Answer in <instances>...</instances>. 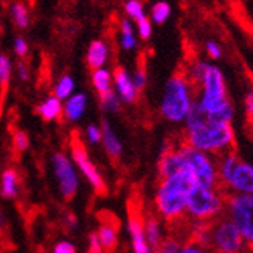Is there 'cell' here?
<instances>
[{
	"mask_svg": "<svg viewBox=\"0 0 253 253\" xmlns=\"http://www.w3.org/2000/svg\"><path fill=\"white\" fill-rule=\"evenodd\" d=\"M185 143L188 146L207 154H224L235 145V130L232 123L210 122L204 109L193 104L188 117L185 118Z\"/></svg>",
	"mask_w": 253,
	"mask_h": 253,
	"instance_id": "cell-1",
	"label": "cell"
},
{
	"mask_svg": "<svg viewBox=\"0 0 253 253\" xmlns=\"http://www.w3.org/2000/svg\"><path fill=\"white\" fill-rule=\"evenodd\" d=\"M194 185H197L196 179L188 169H180L159 180L154 204L157 214L171 227L186 217V196Z\"/></svg>",
	"mask_w": 253,
	"mask_h": 253,
	"instance_id": "cell-2",
	"label": "cell"
},
{
	"mask_svg": "<svg viewBox=\"0 0 253 253\" xmlns=\"http://www.w3.org/2000/svg\"><path fill=\"white\" fill-rule=\"evenodd\" d=\"M193 87L186 73H175L167 81L160 101V114L167 122L174 125L185 122L196 103Z\"/></svg>",
	"mask_w": 253,
	"mask_h": 253,
	"instance_id": "cell-3",
	"label": "cell"
},
{
	"mask_svg": "<svg viewBox=\"0 0 253 253\" xmlns=\"http://www.w3.org/2000/svg\"><path fill=\"white\" fill-rule=\"evenodd\" d=\"M227 194L221 186L207 188L194 185L186 196V217L193 222H213L225 214Z\"/></svg>",
	"mask_w": 253,
	"mask_h": 253,
	"instance_id": "cell-4",
	"label": "cell"
},
{
	"mask_svg": "<svg viewBox=\"0 0 253 253\" xmlns=\"http://www.w3.org/2000/svg\"><path fill=\"white\" fill-rule=\"evenodd\" d=\"M197 85H199V95H197L196 101L207 115L217 114L228 104H232L227 95L225 76L216 64H207L205 72Z\"/></svg>",
	"mask_w": 253,
	"mask_h": 253,
	"instance_id": "cell-5",
	"label": "cell"
},
{
	"mask_svg": "<svg viewBox=\"0 0 253 253\" xmlns=\"http://www.w3.org/2000/svg\"><path fill=\"white\" fill-rule=\"evenodd\" d=\"M179 156L182 160V169H188L196 179V183L207 188H217V165L211 159L210 154L197 151L186 143L177 146Z\"/></svg>",
	"mask_w": 253,
	"mask_h": 253,
	"instance_id": "cell-6",
	"label": "cell"
},
{
	"mask_svg": "<svg viewBox=\"0 0 253 253\" xmlns=\"http://www.w3.org/2000/svg\"><path fill=\"white\" fill-rule=\"evenodd\" d=\"M210 249L214 253H252L238 227L225 214L210 224Z\"/></svg>",
	"mask_w": 253,
	"mask_h": 253,
	"instance_id": "cell-7",
	"label": "cell"
},
{
	"mask_svg": "<svg viewBox=\"0 0 253 253\" xmlns=\"http://www.w3.org/2000/svg\"><path fill=\"white\" fill-rule=\"evenodd\" d=\"M225 216L238 227L247 247L253 252V194L227 196Z\"/></svg>",
	"mask_w": 253,
	"mask_h": 253,
	"instance_id": "cell-8",
	"label": "cell"
},
{
	"mask_svg": "<svg viewBox=\"0 0 253 253\" xmlns=\"http://www.w3.org/2000/svg\"><path fill=\"white\" fill-rule=\"evenodd\" d=\"M70 156L72 160L75 163L76 169H78L85 180L90 183L92 188L98 193V194H106L107 193V185L103 179L101 172L98 171V168L95 167V163L90 160L89 152H87V148L83 143L80 134L76 130L72 132L70 137Z\"/></svg>",
	"mask_w": 253,
	"mask_h": 253,
	"instance_id": "cell-9",
	"label": "cell"
},
{
	"mask_svg": "<svg viewBox=\"0 0 253 253\" xmlns=\"http://www.w3.org/2000/svg\"><path fill=\"white\" fill-rule=\"evenodd\" d=\"M50 162L59 194L64 201H72L80 190V174L72 157H69L65 152H54Z\"/></svg>",
	"mask_w": 253,
	"mask_h": 253,
	"instance_id": "cell-10",
	"label": "cell"
},
{
	"mask_svg": "<svg viewBox=\"0 0 253 253\" xmlns=\"http://www.w3.org/2000/svg\"><path fill=\"white\" fill-rule=\"evenodd\" d=\"M127 232L132 244V252L134 253H154L149 247L146 236H145V216L140 210H137L135 205L129 207L127 214Z\"/></svg>",
	"mask_w": 253,
	"mask_h": 253,
	"instance_id": "cell-11",
	"label": "cell"
},
{
	"mask_svg": "<svg viewBox=\"0 0 253 253\" xmlns=\"http://www.w3.org/2000/svg\"><path fill=\"white\" fill-rule=\"evenodd\" d=\"M114 76V90L118 93L120 100L126 104H134L138 98V90L135 89L134 81H132V75L122 65L115 67L112 72Z\"/></svg>",
	"mask_w": 253,
	"mask_h": 253,
	"instance_id": "cell-12",
	"label": "cell"
},
{
	"mask_svg": "<svg viewBox=\"0 0 253 253\" xmlns=\"http://www.w3.org/2000/svg\"><path fill=\"white\" fill-rule=\"evenodd\" d=\"M227 188L233 194H253V165L241 160Z\"/></svg>",
	"mask_w": 253,
	"mask_h": 253,
	"instance_id": "cell-13",
	"label": "cell"
},
{
	"mask_svg": "<svg viewBox=\"0 0 253 253\" xmlns=\"http://www.w3.org/2000/svg\"><path fill=\"white\" fill-rule=\"evenodd\" d=\"M109 54H111V48H109L107 42L103 39H95L89 43L87 47V54L85 61L89 65L90 70H96L106 67V64L109 61Z\"/></svg>",
	"mask_w": 253,
	"mask_h": 253,
	"instance_id": "cell-14",
	"label": "cell"
},
{
	"mask_svg": "<svg viewBox=\"0 0 253 253\" xmlns=\"http://www.w3.org/2000/svg\"><path fill=\"white\" fill-rule=\"evenodd\" d=\"M101 130H103V146H104V151L106 154L109 156V159L117 162L120 157H122L123 154V143L122 140L118 138L117 132L114 130L112 125L107 122V120L104 118L101 122Z\"/></svg>",
	"mask_w": 253,
	"mask_h": 253,
	"instance_id": "cell-15",
	"label": "cell"
},
{
	"mask_svg": "<svg viewBox=\"0 0 253 253\" xmlns=\"http://www.w3.org/2000/svg\"><path fill=\"white\" fill-rule=\"evenodd\" d=\"M89 98L84 92L73 93L69 100L64 101V118L70 123H76L84 117Z\"/></svg>",
	"mask_w": 253,
	"mask_h": 253,
	"instance_id": "cell-16",
	"label": "cell"
},
{
	"mask_svg": "<svg viewBox=\"0 0 253 253\" xmlns=\"http://www.w3.org/2000/svg\"><path fill=\"white\" fill-rule=\"evenodd\" d=\"M239 162H241V159L238 157V154L233 152V151L221 154V157H219V160L216 162V165H217V179H219V185H221L222 190L228 186L230 179H232V175H233Z\"/></svg>",
	"mask_w": 253,
	"mask_h": 253,
	"instance_id": "cell-17",
	"label": "cell"
},
{
	"mask_svg": "<svg viewBox=\"0 0 253 253\" xmlns=\"http://www.w3.org/2000/svg\"><path fill=\"white\" fill-rule=\"evenodd\" d=\"M96 236L106 253H114L118 247V225L112 221H103L96 230Z\"/></svg>",
	"mask_w": 253,
	"mask_h": 253,
	"instance_id": "cell-18",
	"label": "cell"
},
{
	"mask_svg": "<svg viewBox=\"0 0 253 253\" xmlns=\"http://www.w3.org/2000/svg\"><path fill=\"white\" fill-rule=\"evenodd\" d=\"M36 114L43 122H56L64 115V104L58 96L50 95L36 107Z\"/></svg>",
	"mask_w": 253,
	"mask_h": 253,
	"instance_id": "cell-19",
	"label": "cell"
},
{
	"mask_svg": "<svg viewBox=\"0 0 253 253\" xmlns=\"http://www.w3.org/2000/svg\"><path fill=\"white\" fill-rule=\"evenodd\" d=\"M19 194V174L14 168H6L0 175V196L6 201L16 199Z\"/></svg>",
	"mask_w": 253,
	"mask_h": 253,
	"instance_id": "cell-20",
	"label": "cell"
},
{
	"mask_svg": "<svg viewBox=\"0 0 253 253\" xmlns=\"http://www.w3.org/2000/svg\"><path fill=\"white\" fill-rule=\"evenodd\" d=\"M145 236L149 247L154 253H157L162 243H163V235H162V224L160 219L154 214H149L145 217Z\"/></svg>",
	"mask_w": 253,
	"mask_h": 253,
	"instance_id": "cell-21",
	"label": "cell"
},
{
	"mask_svg": "<svg viewBox=\"0 0 253 253\" xmlns=\"http://www.w3.org/2000/svg\"><path fill=\"white\" fill-rule=\"evenodd\" d=\"M120 47L125 51H132L137 48V35L132 20L125 17L120 20Z\"/></svg>",
	"mask_w": 253,
	"mask_h": 253,
	"instance_id": "cell-22",
	"label": "cell"
},
{
	"mask_svg": "<svg viewBox=\"0 0 253 253\" xmlns=\"http://www.w3.org/2000/svg\"><path fill=\"white\" fill-rule=\"evenodd\" d=\"M92 85H93V89L96 90L98 95H103L109 90H112L114 89L112 72L106 67L92 70Z\"/></svg>",
	"mask_w": 253,
	"mask_h": 253,
	"instance_id": "cell-23",
	"label": "cell"
},
{
	"mask_svg": "<svg viewBox=\"0 0 253 253\" xmlns=\"http://www.w3.org/2000/svg\"><path fill=\"white\" fill-rule=\"evenodd\" d=\"M171 17V5L167 0H159L152 6L149 11V19L152 24L156 25H163L165 22Z\"/></svg>",
	"mask_w": 253,
	"mask_h": 253,
	"instance_id": "cell-24",
	"label": "cell"
},
{
	"mask_svg": "<svg viewBox=\"0 0 253 253\" xmlns=\"http://www.w3.org/2000/svg\"><path fill=\"white\" fill-rule=\"evenodd\" d=\"M75 87H76V83H75V80L72 78V76L70 75H62L61 78L58 80V83L54 84L53 95L58 96L61 101H65L75 93Z\"/></svg>",
	"mask_w": 253,
	"mask_h": 253,
	"instance_id": "cell-25",
	"label": "cell"
},
{
	"mask_svg": "<svg viewBox=\"0 0 253 253\" xmlns=\"http://www.w3.org/2000/svg\"><path fill=\"white\" fill-rule=\"evenodd\" d=\"M11 19L19 30H27L30 27V11L25 3L14 2L11 5Z\"/></svg>",
	"mask_w": 253,
	"mask_h": 253,
	"instance_id": "cell-26",
	"label": "cell"
},
{
	"mask_svg": "<svg viewBox=\"0 0 253 253\" xmlns=\"http://www.w3.org/2000/svg\"><path fill=\"white\" fill-rule=\"evenodd\" d=\"M100 96V107L103 112H107V114H115L120 111V107H122V100H120L118 93L112 89L109 90L103 95H98Z\"/></svg>",
	"mask_w": 253,
	"mask_h": 253,
	"instance_id": "cell-27",
	"label": "cell"
},
{
	"mask_svg": "<svg viewBox=\"0 0 253 253\" xmlns=\"http://www.w3.org/2000/svg\"><path fill=\"white\" fill-rule=\"evenodd\" d=\"M125 13H126V17L130 19L132 22H135V24L148 17L145 5H143L141 0H126L125 2Z\"/></svg>",
	"mask_w": 253,
	"mask_h": 253,
	"instance_id": "cell-28",
	"label": "cell"
},
{
	"mask_svg": "<svg viewBox=\"0 0 253 253\" xmlns=\"http://www.w3.org/2000/svg\"><path fill=\"white\" fill-rule=\"evenodd\" d=\"M11 72H13V65H11L9 56L5 53H0V89H2V93L6 92L9 85Z\"/></svg>",
	"mask_w": 253,
	"mask_h": 253,
	"instance_id": "cell-29",
	"label": "cell"
},
{
	"mask_svg": "<svg viewBox=\"0 0 253 253\" xmlns=\"http://www.w3.org/2000/svg\"><path fill=\"white\" fill-rule=\"evenodd\" d=\"M182 249V241L177 236H168V238H163V243L159 249L157 253H179Z\"/></svg>",
	"mask_w": 253,
	"mask_h": 253,
	"instance_id": "cell-30",
	"label": "cell"
},
{
	"mask_svg": "<svg viewBox=\"0 0 253 253\" xmlns=\"http://www.w3.org/2000/svg\"><path fill=\"white\" fill-rule=\"evenodd\" d=\"M13 146L17 152H25L30 148V137L25 130H16L13 135Z\"/></svg>",
	"mask_w": 253,
	"mask_h": 253,
	"instance_id": "cell-31",
	"label": "cell"
},
{
	"mask_svg": "<svg viewBox=\"0 0 253 253\" xmlns=\"http://www.w3.org/2000/svg\"><path fill=\"white\" fill-rule=\"evenodd\" d=\"M85 140L89 141V145H98L103 140V130L101 126H98L95 123H90L85 127Z\"/></svg>",
	"mask_w": 253,
	"mask_h": 253,
	"instance_id": "cell-32",
	"label": "cell"
},
{
	"mask_svg": "<svg viewBox=\"0 0 253 253\" xmlns=\"http://www.w3.org/2000/svg\"><path fill=\"white\" fill-rule=\"evenodd\" d=\"M152 31H154V27H152V22H151L149 17L137 22V35H138L140 39L149 41L151 36H152Z\"/></svg>",
	"mask_w": 253,
	"mask_h": 253,
	"instance_id": "cell-33",
	"label": "cell"
},
{
	"mask_svg": "<svg viewBox=\"0 0 253 253\" xmlns=\"http://www.w3.org/2000/svg\"><path fill=\"white\" fill-rule=\"evenodd\" d=\"M13 50H14V54L19 59H24L30 51V45H28L27 39L22 38V36H17L14 39V43H13Z\"/></svg>",
	"mask_w": 253,
	"mask_h": 253,
	"instance_id": "cell-34",
	"label": "cell"
},
{
	"mask_svg": "<svg viewBox=\"0 0 253 253\" xmlns=\"http://www.w3.org/2000/svg\"><path fill=\"white\" fill-rule=\"evenodd\" d=\"M205 51L211 61H219L222 58V47L219 45L216 41H207L205 42Z\"/></svg>",
	"mask_w": 253,
	"mask_h": 253,
	"instance_id": "cell-35",
	"label": "cell"
},
{
	"mask_svg": "<svg viewBox=\"0 0 253 253\" xmlns=\"http://www.w3.org/2000/svg\"><path fill=\"white\" fill-rule=\"evenodd\" d=\"M132 81H134L135 89H137L138 93H140V92L146 87V84H148V75H146L145 69H143V67H138L134 73H132Z\"/></svg>",
	"mask_w": 253,
	"mask_h": 253,
	"instance_id": "cell-36",
	"label": "cell"
},
{
	"mask_svg": "<svg viewBox=\"0 0 253 253\" xmlns=\"http://www.w3.org/2000/svg\"><path fill=\"white\" fill-rule=\"evenodd\" d=\"M179 253H214V252L208 247L196 244V243H193V241H186V243L182 244V249Z\"/></svg>",
	"mask_w": 253,
	"mask_h": 253,
	"instance_id": "cell-37",
	"label": "cell"
},
{
	"mask_svg": "<svg viewBox=\"0 0 253 253\" xmlns=\"http://www.w3.org/2000/svg\"><path fill=\"white\" fill-rule=\"evenodd\" d=\"M53 253H78V250H76L73 243H70V241H67V239H62V241H58V243L54 244Z\"/></svg>",
	"mask_w": 253,
	"mask_h": 253,
	"instance_id": "cell-38",
	"label": "cell"
},
{
	"mask_svg": "<svg viewBox=\"0 0 253 253\" xmlns=\"http://www.w3.org/2000/svg\"><path fill=\"white\" fill-rule=\"evenodd\" d=\"M16 73H17V78L22 83H27L30 80V67L28 64L25 62V59H19L16 64Z\"/></svg>",
	"mask_w": 253,
	"mask_h": 253,
	"instance_id": "cell-39",
	"label": "cell"
},
{
	"mask_svg": "<svg viewBox=\"0 0 253 253\" xmlns=\"http://www.w3.org/2000/svg\"><path fill=\"white\" fill-rule=\"evenodd\" d=\"M87 253H104V249L101 247L100 241H98L96 233L89 235V252Z\"/></svg>",
	"mask_w": 253,
	"mask_h": 253,
	"instance_id": "cell-40",
	"label": "cell"
},
{
	"mask_svg": "<svg viewBox=\"0 0 253 253\" xmlns=\"http://www.w3.org/2000/svg\"><path fill=\"white\" fill-rule=\"evenodd\" d=\"M244 104H246V112H247V115L250 118V122L253 123V92H249L246 95Z\"/></svg>",
	"mask_w": 253,
	"mask_h": 253,
	"instance_id": "cell-41",
	"label": "cell"
},
{
	"mask_svg": "<svg viewBox=\"0 0 253 253\" xmlns=\"http://www.w3.org/2000/svg\"><path fill=\"white\" fill-rule=\"evenodd\" d=\"M64 222H65V227L67 228L75 230L76 227H78V217H76V214H73V213H67L64 217Z\"/></svg>",
	"mask_w": 253,
	"mask_h": 253,
	"instance_id": "cell-42",
	"label": "cell"
}]
</instances>
